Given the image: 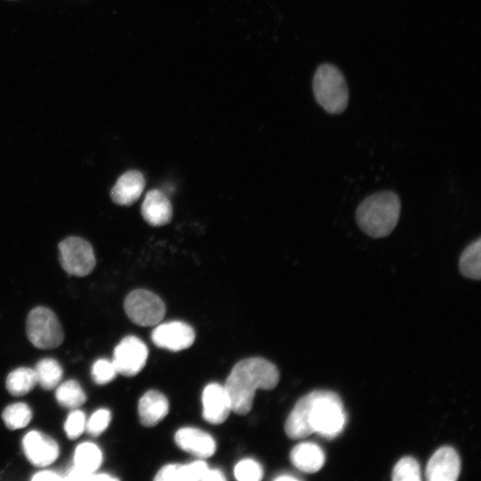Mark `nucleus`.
<instances>
[{
    "label": "nucleus",
    "mask_w": 481,
    "mask_h": 481,
    "mask_svg": "<svg viewBox=\"0 0 481 481\" xmlns=\"http://www.w3.org/2000/svg\"><path fill=\"white\" fill-rule=\"evenodd\" d=\"M56 398L61 406L72 410L79 408L87 400L83 389L75 380H70L59 385Z\"/></svg>",
    "instance_id": "23"
},
{
    "label": "nucleus",
    "mask_w": 481,
    "mask_h": 481,
    "mask_svg": "<svg viewBox=\"0 0 481 481\" xmlns=\"http://www.w3.org/2000/svg\"><path fill=\"white\" fill-rule=\"evenodd\" d=\"M481 238H477L461 253L459 260V269L461 275L472 280L481 278Z\"/></svg>",
    "instance_id": "20"
},
{
    "label": "nucleus",
    "mask_w": 481,
    "mask_h": 481,
    "mask_svg": "<svg viewBox=\"0 0 481 481\" xmlns=\"http://www.w3.org/2000/svg\"><path fill=\"white\" fill-rule=\"evenodd\" d=\"M318 104L330 114H341L348 107L349 89L343 74L331 64H323L313 78Z\"/></svg>",
    "instance_id": "4"
},
{
    "label": "nucleus",
    "mask_w": 481,
    "mask_h": 481,
    "mask_svg": "<svg viewBox=\"0 0 481 481\" xmlns=\"http://www.w3.org/2000/svg\"><path fill=\"white\" fill-rule=\"evenodd\" d=\"M157 481H221L225 480L219 469H209L203 461L187 464H169L162 468L155 478Z\"/></svg>",
    "instance_id": "9"
},
{
    "label": "nucleus",
    "mask_w": 481,
    "mask_h": 481,
    "mask_svg": "<svg viewBox=\"0 0 481 481\" xmlns=\"http://www.w3.org/2000/svg\"><path fill=\"white\" fill-rule=\"evenodd\" d=\"M203 418L209 423L224 422L232 412L228 393L224 386L217 383L207 385L202 393Z\"/></svg>",
    "instance_id": "14"
},
{
    "label": "nucleus",
    "mask_w": 481,
    "mask_h": 481,
    "mask_svg": "<svg viewBox=\"0 0 481 481\" xmlns=\"http://www.w3.org/2000/svg\"><path fill=\"white\" fill-rule=\"evenodd\" d=\"M147 358L146 344L138 337L128 336L116 346L113 363L118 374L132 377L142 371Z\"/></svg>",
    "instance_id": "8"
},
{
    "label": "nucleus",
    "mask_w": 481,
    "mask_h": 481,
    "mask_svg": "<svg viewBox=\"0 0 481 481\" xmlns=\"http://www.w3.org/2000/svg\"><path fill=\"white\" fill-rule=\"evenodd\" d=\"M293 464L306 473H315L322 469L326 462L323 449L312 442H304L296 446L290 454Z\"/></svg>",
    "instance_id": "19"
},
{
    "label": "nucleus",
    "mask_w": 481,
    "mask_h": 481,
    "mask_svg": "<svg viewBox=\"0 0 481 481\" xmlns=\"http://www.w3.org/2000/svg\"><path fill=\"white\" fill-rule=\"evenodd\" d=\"M103 462V453L94 443L79 445L74 457V466L63 477L65 480H98L96 471Z\"/></svg>",
    "instance_id": "10"
},
{
    "label": "nucleus",
    "mask_w": 481,
    "mask_h": 481,
    "mask_svg": "<svg viewBox=\"0 0 481 481\" xmlns=\"http://www.w3.org/2000/svg\"><path fill=\"white\" fill-rule=\"evenodd\" d=\"M38 383L44 390H53L59 386L63 378V368L54 359H44L35 367Z\"/></svg>",
    "instance_id": "22"
},
{
    "label": "nucleus",
    "mask_w": 481,
    "mask_h": 481,
    "mask_svg": "<svg viewBox=\"0 0 481 481\" xmlns=\"http://www.w3.org/2000/svg\"><path fill=\"white\" fill-rule=\"evenodd\" d=\"M401 201L391 191H382L366 198L358 207L356 220L361 230L378 239L390 235L400 216Z\"/></svg>",
    "instance_id": "2"
},
{
    "label": "nucleus",
    "mask_w": 481,
    "mask_h": 481,
    "mask_svg": "<svg viewBox=\"0 0 481 481\" xmlns=\"http://www.w3.org/2000/svg\"><path fill=\"white\" fill-rule=\"evenodd\" d=\"M234 476L240 481H259L264 477V469L258 461L245 459L236 464Z\"/></svg>",
    "instance_id": "26"
},
{
    "label": "nucleus",
    "mask_w": 481,
    "mask_h": 481,
    "mask_svg": "<svg viewBox=\"0 0 481 481\" xmlns=\"http://www.w3.org/2000/svg\"><path fill=\"white\" fill-rule=\"evenodd\" d=\"M461 461L456 451L450 446L438 449L426 468L429 481H455L460 474Z\"/></svg>",
    "instance_id": "13"
},
{
    "label": "nucleus",
    "mask_w": 481,
    "mask_h": 481,
    "mask_svg": "<svg viewBox=\"0 0 481 481\" xmlns=\"http://www.w3.org/2000/svg\"><path fill=\"white\" fill-rule=\"evenodd\" d=\"M117 374L113 361L107 359H99L94 363L91 370L92 379L99 385L111 382Z\"/></svg>",
    "instance_id": "27"
},
{
    "label": "nucleus",
    "mask_w": 481,
    "mask_h": 481,
    "mask_svg": "<svg viewBox=\"0 0 481 481\" xmlns=\"http://www.w3.org/2000/svg\"><path fill=\"white\" fill-rule=\"evenodd\" d=\"M280 378L277 367L264 359L251 358L237 363L224 386L230 398L232 412L248 414L252 410L256 391L275 389Z\"/></svg>",
    "instance_id": "1"
},
{
    "label": "nucleus",
    "mask_w": 481,
    "mask_h": 481,
    "mask_svg": "<svg viewBox=\"0 0 481 481\" xmlns=\"http://www.w3.org/2000/svg\"><path fill=\"white\" fill-rule=\"evenodd\" d=\"M27 329L30 342L41 350L57 349L65 339L58 317L45 307H37L30 312Z\"/></svg>",
    "instance_id": "5"
},
{
    "label": "nucleus",
    "mask_w": 481,
    "mask_h": 481,
    "mask_svg": "<svg viewBox=\"0 0 481 481\" xmlns=\"http://www.w3.org/2000/svg\"><path fill=\"white\" fill-rule=\"evenodd\" d=\"M23 448L27 458L36 467L51 465L60 453L59 446L54 438L37 430L25 436Z\"/></svg>",
    "instance_id": "12"
},
{
    "label": "nucleus",
    "mask_w": 481,
    "mask_h": 481,
    "mask_svg": "<svg viewBox=\"0 0 481 481\" xmlns=\"http://www.w3.org/2000/svg\"><path fill=\"white\" fill-rule=\"evenodd\" d=\"M60 263L72 276L86 277L95 269L97 260L91 245L86 240L72 236L59 245Z\"/></svg>",
    "instance_id": "6"
},
{
    "label": "nucleus",
    "mask_w": 481,
    "mask_h": 481,
    "mask_svg": "<svg viewBox=\"0 0 481 481\" xmlns=\"http://www.w3.org/2000/svg\"><path fill=\"white\" fill-rule=\"evenodd\" d=\"M146 186L143 174L130 170L120 177L111 191L112 200L119 205L130 206L141 196Z\"/></svg>",
    "instance_id": "16"
},
{
    "label": "nucleus",
    "mask_w": 481,
    "mask_h": 481,
    "mask_svg": "<svg viewBox=\"0 0 481 481\" xmlns=\"http://www.w3.org/2000/svg\"><path fill=\"white\" fill-rule=\"evenodd\" d=\"M177 445L184 451L200 458H209L216 452L214 438L205 431L196 428H182L175 435Z\"/></svg>",
    "instance_id": "15"
},
{
    "label": "nucleus",
    "mask_w": 481,
    "mask_h": 481,
    "mask_svg": "<svg viewBox=\"0 0 481 481\" xmlns=\"http://www.w3.org/2000/svg\"><path fill=\"white\" fill-rule=\"evenodd\" d=\"M3 419L10 430H20L29 425L33 412L28 404L16 403L5 408Z\"/></svg>",
    "instance_id": "24"
},
{
    "label": "nucleus",
    "mask_w": 481,
    "mask_h": 481,
    "mask_svg": "<svg viewBox=\"0 0 481 481\" xmlns=\"http://www.w3.org/2000/svg\"><path fill=\"white\" fill-rule=\"evenodd\" d=\"M169 409V401L162 393L149 390L144 394L138 403L140 422L146 427H154L166 417Z\"/></svg>",
    "instance_id": "18"
},
{
    "label": "nucleus",
    "mask_w": 481,
    "mask_h": 481,
    "mask_svg": "<svg viewBox=\"0 0 481 481\" xmlns=\"http://www.w3.org/2000/svg\"><path fill=\"white\" fill-rule=\"evenodd\" d=\"M309 423L312 433L333 438L346 424L343 404L335 392L316 390L309 394Z\"/></svg>",
    "instance_id": "3"
},
{
    "label": "nucleus",
    "mask_w": 481,
    "mask_h": 481,
    "mask_svg": "<svg viewBox=\"0 0 481 481\" xmlns=\"http://www.w3.org/2000/svg\"><path fill=\"white\" fill-rule=\"evenodd\" d=\"M111 416V412L108 409L103 408L96 411L86 422L88 433L93 437L100 436L108 428Z\"/></svg>",
    "instance_id": "28"
},
{
    "label": "nucleus",
    "mask_w": 481,
    "mask_h": 481,
    "mask_svg": "<svg viewBox=\"0 0 481 481\" xmlns=\"http://www.w3.org/2000/svg\"><path fill=\"white\" fill-rule=\"evenodd\" d=\"M86 430V415L81 410L75 409L65 422V431L67 437L74 440L80 438Z\"/></svg>",
    "instance_id": "29"
},
{
    "label": "nucleus",
    "mask_w": 481,
    "mask_h": 481,
    "mask_svg": "<svg viewBox=\"0 0 481 481\" xmlns=\"http://www.w3.org/2000/svg\"><path fill=\"white\" fill-rule=\"evenodd\" d=\"M141 212L144 219L151 225H164L172 218V205L163 192L154 189L146 193Z\"/></svg>",
    "instance_id": "17"
},
{
    "label": "nucleus",
    "mask_w": 481,
    "mask_h": 481,
    "mask_svg": "<svg viewBox=\"0 0 481 481\" xmlns=\"http://www.w3.org/2000/svg\"><path fill=\"white\" fill-rule=\"evenodd\" d=\"M394 481H420L421 468L418 461L410 456L398 461L392 471Z\"/></svg>",
    "instance_id": "25"
},
{
    "label": "nucleus",
    "mask_w": 481,
    "mask_h": 481,
    "mask_svg": "<svg viewBox=\"0 0 481 481\" xmlns=\"http://www.w3.org/2000/svg\"><path fill=\"white\" fill-rule=\"evenodd\" d=\"M35 369L20 367L12 372L6 382L8 391L15 397H22L30 393L37 385Z\"/></svg>",
    "instance_id": "21"
},
{
    "label": "nucleus",
    "mask_w": 481,
    "mask_h": 481,
    "mask_svg": "<svg viewBox=\"0 0 481 481\" xmlns=\"http://www.w3.org/2000/svg\"><path fill=\"white\" fill-rule=\"evenodd\" d=\"M64 479L62 475L53 470H43L37 472L33 477L32 480L43 481V480H62Z\"/></svg>",
    "instance_id": "30"
},
{
    "label": "nucleus",
    "mask_w": 481,
    "mask_h": 481,
    "mask_svg": "<svg viewBox=\"0 0 481 481\" xmlns=\"http://www.w3.org/2000/svg\"><path fill=\"white\" fill-rule=\"evenodd\" d=\"M124 309L130 319L140 327L159 324L166 313L163 301L154 293L143 289L135 290L127 296Z\"/></svg>",
    "instance_id": "7"
},
{
    "label": "nucleus",
    "mask_w": 481,
    "mask_h": 481,
    "mask_svg": "<svg viewBox=\"0 0 481 481\" xmlns=\"http://www.w3.org/2000/svg\"><path fill=\"white\" fill-rule=\"evenodd\" d=\"M152 340L159 348L180 351L193 345L195 334L187 324L174 321L157 327L152 334Z\"/></svg>",
    "instance_id": "11"
},
{
    "label": "nucleus",
    "mask_w": 481,
    "mask_h": 481,
    "mask_svg": "<svg viewBox=\"0 0 481 481\" xmlns=\"http://www.w3.org/2000/svg\"><path fill=\"white\" fill-rule=\"evenodd\" d=\"M275 479L279 481H285V480L291 481V480H298V477L286 474L283 476H280L276 477Z\"/></svg>",
    "instance_id": "31"
}]
</instances>
